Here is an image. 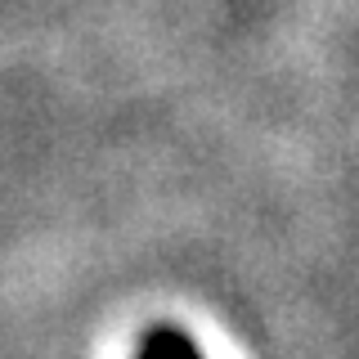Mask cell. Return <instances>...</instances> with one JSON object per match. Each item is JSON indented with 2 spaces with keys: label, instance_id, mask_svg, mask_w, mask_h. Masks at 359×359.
I'll list each match as a JSON object with an SVG mask.
<instances>
[{
  "label": "cell",
  "instance_id": "cell-1",
  "mask_svg": "<svg viewBox=\"0 0 359 359\" xmlns=\"http://www.w3.org/2000/svg\"><path fill=\"white\" fill-rule=\"evenodd\" d=\"M135 359H202V351L189 341L184 332H175V328H153L140 341V355H135Z\"/></svg>",
  "mask_w": 359,
  "mask_h": 359
}]
</instances>
